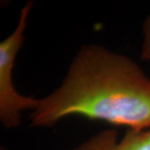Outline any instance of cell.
I'll return each instance as SVG.
<instances>
[{
  "mask_svg": "<svg viewBox=\"0 0 150 150\" xmlns=\"http://www.w3.org/2000/svg\"><path fill=\"white\" fill-rule=\"evenodd\" d=\"M71 115L133 130L149 129L150 79L128 57L84 45L60 87L39 99L32 125L52 127Z\"/></svg>",
  "mask_w": 150,
  "mask_h": 150,
  "instance_id": "cell-1",
  "label": "cell"
},
{
  "mask_svg": "<svg viewBox=\"0 0 150 150\" xmlns=\"http://www.w3.org/2000/svg\"><path fill=\"white\" fill-rule=\"evenodd\" d=\"M32 5L30 1L22 8L15 30L0 43V119L6 129L17 127L20 123L22 111L34 110L39 103V99L20 95L12 79L14 59L24 41L23 33Z\"/></svg>",
  "mask_w": 150,
  "mask_h": 150,
  "instance_id": "cell-2",
  "label": "cell"
},
{
  "mask_svg": "<svg viewBox=\"0 0 150 150\" xmlns=\"http://www.w3.org/2000/svg\"><path fill=\"white\" fill-rule=\"evenodd\" d=\"M72 150H150V128L129 129L122 139L116 129H106Z\"/></svg>",
  "mask_w": 150,
  "mask_h": 150,
  "instance_id": "cell-3",
  "label": "cell"
},
{
  "mask_svg": "<svg viewBox=\"0 0 150 150\" xmlns=\"http://www.w3.org/2000/svg\"><path fill=\"white\" fill-rule=\"evenodd\" d=\"M144 42L142 46L141 58L144 60H150V15L144 23Z\"/></svg>",
  "mask_w": 150,
  "mask_h": 150,
  "instance_id": "cell-4",
  "label": "cell"
}]
</instances>
